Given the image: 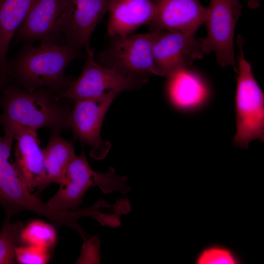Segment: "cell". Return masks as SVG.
Wrapping results in <instances>:
<instances>
[{
  "instance_id": "52a82bcc",
  "label": "cell",
  "mask_w": 264,
  "mask_h": 264,
  "mask_svg": "<svg viewBox=\"0 0 264 264\" xmlns=\"http://www.w3.org/2000/svg\"><path fill=\"white\" fill-rule=\"evenodd\" d=\"M242 5L239 0H210L204 22L207 33L201 39L204 55L214 53L219 64L237 71L234 34Z\"/></svg>"
},
{
  "instance_id": "e0dca14e",
  "label": "cell",
  "mask_w": 264,
  "mask_h": 264,
  "mask_svg": "<svg viewBox=\"0 0 264 264\" xmlns=\"http://www.w3.org/2000/svg\"><path fill=\"white\" fill-rule=\"evenodd\" d=\"M42 150L45 175L37 189L38 193L53 183L60 184L70 162L76 155L72 142L64 138L57 132H52L47 146Z\"/></svg>"
},
{
  "instance_id": "ac0fdd59",
  "label": "cell",
  "mask_w": 264,
  "mask_h": 264,
  "mask_svg": "<svg viewBox=\"0 0 264 264\" xmlns=\"http://www.w3.org/2000/svg\"><path fill=\"white\" fill-rule=\"evenodd\" d=\"M34 0H0V66L8 74L7 54L15 33Z\"/></svg>"
},
{
  "instance_id": "3957f363",
  "label": "cell",
  "mask_w": 264,
  "mask_h": 264,
  "mask_svg": "<svg viewBox=\"0 0 264 264\" xmlns=\"http://www.w3.org/2000/svg\"><path fill=\"white\" fill-rule=\"evenodd\" d=\"M237 78L235 95V146L247 148L253 141L264 140V94L245 58L241 35L237 38Z\"/></svg>"
},
{
  "instance_id": "7402d4cb",
  "label": "cell",
  "mask_w": 264,
  "mask_h": 264,
  "mask_svg": "<svg viewBox=\"0 0 264 264\" xmlns=\"http://www.w3.org/2000/svg\"><path fill=\"white\" fill-rule=\"evenodd\" d=\"M49 249L34 245H22L16 250V260L22 264H44L49 260Z\"/></svg>"
},
{
  "instance_id": "4fadbf2b",
  "label": "cell",
  "mask_w": 264,
  "mask_h": 264,
  "mask_svg": "<svg viewBox=\"0 0 264 264\" xmlns=\"http://www.w3.org/2000/svg\"><path fill=\"white\" fill-rule=\"evenodd\" d=\"M155 6L150 30H175L195 33L208 14L199 0H153Z\"/></svg>"
},
{
  "instance_id": "8fae6325",
  "label": "cell",
  "mask_w": 264,
  "mask_h": 264,
  "mask_svg": "<svg viewBox=\"0 0 264 264\" xmlns=\"http://www.w3.org/2000/svg\"><path fill=\"white\" fill-rule=\"evenodd\" d=\"M111 0H68L59 23L65 44L79 50L90 48L91 35Z\"/></svg>"
},
{
  "instance_id": "cb8c5ba5",
  "label": "cell",
  "mask_w": 264,
  "mask_h": 264,
  "mask_svg": "<svg viewBox=\"0 0 264 264\" xmlns=\"http://www.w3.org/2000/svg\"><path fill=\"white\" fill-rule=\"evenodd\" d=\"M11 83L8 74L0 66V94L2 90Z\"/></svg>"
},
{
  "instance_id": "d4e9b609",
  "label": "cell",
  "mask_w": 264,
  "mask_h": 264,
  "mask_svg": "<svg viewBox=\"0 0 264 264\" xmlns=\"http://www.w3.org/2000/svg\"><path fill=\"white\" fill-rule=\"evenodd\" d=\"M247 6L251 9H256L258 8L262 0H245Z\"/></svg>"
},
{
  "instance_id": "5b68a950",
  "label": "cell",
  "mask_w": 264,
  "mask_h": 264,
  "mask_svg": "<svg viewBox=\"0 0 264 264\" xmlns=\"http://www.w3.org/2000/svg\"><path fill=\"white\" fill-rule=\"evenodd\" d=\"M147 77H136L123 75L115 69L99 64L90 48L86 50L85 63L79 77L70 83L61 97L75 102L97 99L126 91L141 88Z\"/></svg>"
},
{
  "instance_id": "9c48e42d",
  "label": "cell",
  "mask_w": 264,
  "mask_h": 264,
  "mask_svg": "<svg viewBox=\"0 0 264 264\" xmlns=\"http://www.w3.org/2000/svg\"><path fill=\"white\" fill-rule=\"evenodd\" d=\"M117 96L75 101L70 113L68 129L75 139L90 147L89 155L94 159H103L110 150L111 144L101 138V130L105 114Z\"/></svg>"
},
{
  "instance_id": "7a4b0ae2",
  "label": "cell",
  "mask_w": 264,
  "mask_h": 264,
  "mask_svg": "<svg viewBox=\"0 0 264 264\" xmlns=\"http://www.w3.org/2000/svg\"><path fill=\"white\" fill-rule=\"evenodd\" d=\"M81 54V50L66 44L23 43L8 61L11 82L30 90L46 88L61 97L74 79L65 75V70Z\"/></svg>"
},
{
  "instance_id": "ffe728a7",
  "label": "cell",
  "mask_w": 264,
  "mask_h": 264,
  "mask_svg": "<svg viewBox=\"0 0 264 264\" xmlns=\"http://www.w3.org/2000/svg\"><path fill=\"white\" fill-rule=\"evenodd\" d=\"M23 245H34L48 249L55 244L57 234L53 226L41 220L30 222L21 233Z\"/></svg>"
},
{
  "instance_id": "6da1fadb",
  "label": "cell",
  "mask_w": 264,
  "mask_h": 264,
  "mask_svg": "<svg viewBox=\"0 0 264 264\" xmlns=\"http://www.w3.org/2000/svg\"><path fill=\"white\" fill-rule=\"evenodd\" d=\"M72 102L46 88L30 90L11 82L0 94V125L14 136L22 128H47L60 133L68 129Z\"/></svg>"
},
{
  "instance_id": "8992f818",
  "label": "cell",
  "mask_w": 264,
  "mask_h": 264,
  "mask_svg": "<svg viewBox=\"0 0 264 264\" xmlns=\"http://www.w3.org/2000/svg\"><path fill=\"white\" fill-rule=\"evenodd\" d=\"M156 32L150 30L147 33L109 38V44L99 53L97 62L126 76L158 75L152 50Z\"/></svg>"
},
{
  "instance_id": "7c38bea8",
  "label": "cell",
  "mask_w": 264,
  "mask_h": 264,
  "mask_svg": "<svg viewBox=\"0 0 264 264\" xmlns=\"http://www.w3.org/2000/svg\"><path fill=\"white\" fill-rule=\"evenodd\" d=\"M68 0H34L14 38L17 42L65 44L59 23Z\"/></svg>"
},
{
  "instance_id": "30bf717a",
  "label": "cell",
  "mask_w": 264,
  "mask_h": 264,
  "mask_svg": "<svg viewBox=\"0 0 264 264\" xmlns=\"http://www.w3.org/2000/svg\"><path fill=\"white\" fill-rule=\"evenodd\" d=\"M153 43V55L158 75L167 77L173 72L187 68L204 56L202 38L195 33L175 30L158 31Z\"/></svg>"
},
{
  "instance_id": "9a60e30c",
  "label": "cell",
  "mask_w": 264,
  "mask_h": 264,
  "mask_svg": "<svg viewBox=\"0 0 264 264\" xmlns=\"http://www.w3.org/2000/svg\"><path fill=\"white\" fill-rule=\"evenodd\" d=\"M37 130L22 128L14 135L15 161L12 165L18 177L30 192L38 189L44 175V158Z\"/></svg>"
},
{
  "instance_id": "2e32d148",
  "label": "cell",
  "mask_w": 264,
  "mask_h": 264,
  "mask_svg": "<svg viewBox=\"0 0 264 264\" xmlns=\"http://www.w3.org/2000/svg\"><path fill=\"white\" fill-rule=\"evenodd\" d=\"M155 6L153 0H112L107 24L109 38L132 34L154 18Z\"/></svg>"
},
{
  "instance_id": "44dd1931",
  "label": "cell",
  "mask_w": 264,
  "mask_h": 264,
  "mask_svg": "<svg viewBox=\"0 0 264 264\" xmlns=\"http://www.w3.org/2000/svg\"><path fill=\"white\" fill-rule=\"evenodd\" d=\"M239 256L229 248L214 244L207 246L197 256L196 264H238L242 263Z\"/></svg>"
},
{
  "instance_id": "5bb4252c",
  "label": "cell",
  "mask_w": 264,
  "mask_h": 264,
  "mask_svg": "<svg viewBox=\"0 0 264 264\" xmlns=\"http://www.w3.org/2000/svg\"><path fill=\"white\" fill-rule=\"evenodd\" d=\"M167 78V96L177 110L195 112L203 109L210 100L211 92L206 82L188 67L173 72Z\"/></svg>"
},
{
  "instance_id": "d6986e66",
  "label": "cell",
  "mask_w": 264,
  "mask_h": 264,
  "mask_svg": "<svg viewBox=\"0 0 264 264\" xmlns=\"http://www.w3.org/2000/svg\"><path fill=\"white\" fill-rule=\"evenodd\" d=\"M5 216L0 231V264H11L16 262V250L23 245L21 239L23 223L10 221Z\"/></svg>"
},
{
  "instance_id": "277c9868",
  "label": "cell",
  "mask_w": 264,
  "mask_h": 264,
  "mask_svg": "<svg viewBox=\"0 0 264 264\" xmlns=\"http://www.w3.org/2000/svg\"><path fill=\"white\" fill-rule=\"evenodd\" d=\"M127 179L126 176L116 175L112 167L103 173L94 171L83 150L80 155L74 156L59 189L46 203L56 210L78 209L87 191L95 186L104 194L118 191L125 196L132 190L126 183Z\"/></svg>"
},
{
  "instance_id": "603a6c76",
  "label": "cell",
  "mask_w": 264,
  "mask_h": 264,
  "mask_svg": "<svg viewBox=\"0 0 264 264\" xmlns=\"http://www.w3.org/2000/svg\"><path fill=\"white\" fill-rule=\"evenodd\" d=\"M80 255L78 258L77 264H96L100 262L99 253L100 242L97 235L89 236L83 240Z\"/></svg>"
},
{
  "instance_id": "ba28073f",
  "label": "cell",
  "mask_w": 264,
  "mask_h": 264,
  "mask_svg": "<svg viewBox=\"0 0 264 264\" xmlns=\"http://www.w3.org/2000/svg\"><path fill=\"white\" fill-rule=\"evenodd\" d=\"M14 139L11 133L0 134V206L10 218L25 210L47 218L52 209L27 189L8 161Z\"/></svg>"
}]
</instances>
